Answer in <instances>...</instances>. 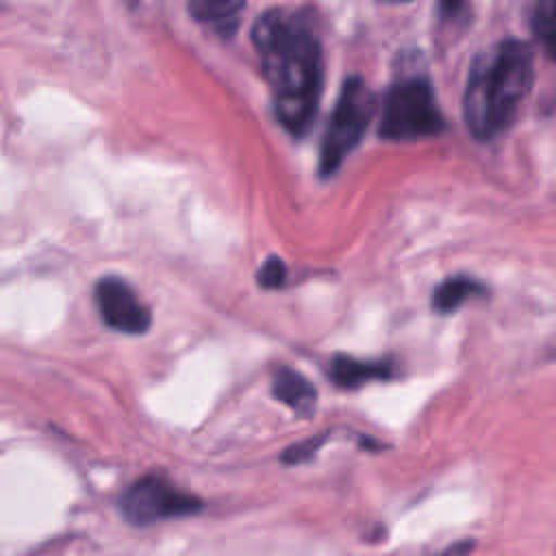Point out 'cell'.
I'll return each instance as SVG.
<instances>
[{
    "label": "cell",
    "mask_w": 556,
    "mask_h": 556,
    "mask_svg": "<svg viewBox=\"0 0 556 556\" xmlns=\"http://www.w3.org/2000/svg\"><path fill=\"white\" fill-rule=\"evenodd\" d=\"M252 43L278 122L291 135H304L315 119L324 85L319 39L300 13L271 9L254 22Z\"/></svg>",
    "instance_id": "cell-1"
},
{
    "label": "cell",
    "mask_w": 556,
    "mask_h": 556,
    "mask_svg": "<svg viewBox=\"0 0 556 556\" xmlns=\"http://www.w3.org/2000/svg\"><path fill=\"white\" fill-rule=\"evenodd\" d=\"M486 289L482 282L469 278V276H452L443 280L434 293H432V308L437 313H452L456 311L465 300H471L476 295H484Z\"/></svg>",
    "instance_id": "cell-10"
},
{
    "label": "cell",
    "mask_w": 556,
    "mask_h": 556,
    "mask_svg": "<svg viewBox=\"0 0 556 556\" xmlns=\"http://www.w3.org/2000/svg\"><path fill=\"white\" fill-rule=\"evenodd\" d=\"M376 111V98L367 83L350 76L337 98L334 111L326 126L319 152V169L324 176L334 174L343 159L358 146Z\"/></svg>",
    "instance_id": "cell-4"
},
{
    "label": "cell",
    "mask_w": 556,
    "mask_h": 556,
    "mask_svg": "<svg viewBox=\"0 0 556 556\" xmlns=\"http://www.w3.org/2000/svg\"><path fill=\"white\" fill-rule=\"evenodd\" d=\"M96 304L102 321L124 334H143L152 315L137 293L117 276H106L96 285Z\"/></svg>",
    "instance_id": "cell-6"
},
{
    "label": "cell",
    "mask_w": 556,
    "mask_h": 556,
    "mask_svg": "<svg viewBox=\"0 0 556 556\" xmlns=\"http://www.w3.org/2000/svg\"><path fill=\"white\" fill-rule=\"evenodd\" d=\"M324 439H317V441H306V443H302V445H293V447H289L287 450V454H285V460L287 463H300V460H304V458H311L313 454H315V450L319 447V443H321Z\"/></svg>",
    "instance_id": "cell-13"
},
{
    "label": "cell",
    "mask_w": 556,
    "mask_h": 556,
    "mask_svg": "<svg viewBox=\"0 0 556 556\" xmlns=\"http://www.w3.org/2000/svg\"><path fill=\"white\" fill-rule=\"evenodd\" d=\"M243 4L245 0H189V13L198 22L228 35L239 26Z\"/></svg>",
    "instance_id": "cell-9"
},
{
    "label": "cell",
    "mask_w": 556,
    "mask_h": 556,
    "mask_svg": "<svg viewBox=\"0 0 556 556\" xmlns=\"http://www.w3.org/2000/svg\"><path fill=\"white\" fill-rule=\"evenodd\" d=\"M534 83V52L519 39L497 41L476 56L463 96V117L476 139L506 130Z\"/></svg>",
    "instance_id": "cell-2"
},
{
    "label": "cell",
    "mask_w": 556,
    "mask_h": 556,
    "mask_svg": "<svg viewBox=\"0 0 556 556\" xmlns=\"http://www.w3.org/2000/svg\"><path fill=\"white\" fill-rule=\"evenodd\" d=\"M387 2H406V0H387Z\"/></svg>",
    "instance_id": "cell-15"
},
{
    "label": "cell",
    "mask_w": 556,
    "mask_h": 556,
    "mask_svg": "<svg viewBox=\"0 0 556 556\" xmlns=\"http://www.w3.org/2000/svg\"><path fill=\"white\" fill-rule=\"evenodd\" d=\"M445 122L434 91L426 78L397 80L382 104L380 137L389 141H413L439 135Z\"/></svg>",
    "instance_id": "cell-3"
},
{
    "label": "cell",
    "mask_w": 556,
    "mask_h": 556,
    "mask_svg": "<svg viewBox=\"0 0 556 556\" xmlns=\"http://www.w3.org/2000/svg\"><path fill=\"white\" fill-rule=\"evenodd\" d=\"M554 0H536L532 11V28L547 48V54L552 56L554 46Z\"/></svg>",
    "instance_id": "cell-11"
},
{
    "label": "cell",
    "mask_w": 556,
    "mask_h": 556,
    "mask_svg": "<svg viewBox=\"0 0 556 556\" xmlns=\"http://www.w3.org/2000/svg\"><path fill=\"white\" fill-rule=\"evenodd\" d=\"M463 9V0H441V15L454 17Z\"/></svg>",
    "instance_id": "cell-14"
},
{
    "label": "cell",
    "mask_w": 556,
    "mask_h": 556,
    "mask_svg": "<svg viewBox=\"0 0 556 556\" xmlns=\"http://www.w3.org/2000/svg\"><path fill=\"white\" fill-rule=\"evenodd\" d=\"M271 393L278 402L298 415H311L317 404V391L300 371L291 367H276L271 376Z\"/></svg>",
    "instance_id": "cell-7"
},
{
    "label": "cell",
    "mask_w": 556,
    "mask_h": 556,
    "mask_svg": "<svg viewBox=\"0 0 556 556\" xmlns=\"http://www.w3.org/2000/svg\"><path fill=\"white\" fill-rule=\"evenodd\" d=\"M393 374L391 363L387 361H358L352 356H334L328 376L341 389H356L371 380H384Z\"/></svg>",
    "instance_id": "cell-8"
},
{
    "label": "cell",
    "mask_w": 556,
    "mask_h": 556,
    "mask_svg": "<svg viewBox=\"0 0 556 556\" xmlns=\"http://www.w3.org/2000/svg\"><path fill=\"white\" fill-rule=\"evenodd\" d=\"M287 276V267L278 256H269L261 267H258V285L263 289H278L282 287Z\"/></svg>",
    "instance_id": "cell-12"
},
{
    "label": "cell",
    "mask_w": 556,
    "mask_h": 556,
    "mask_svg": "<svg viewBox=\"0 0 556 556\" xmlns=\"http://www.w3.org/2000/svg\"><path fill=\"white\" fill-rule=\"evenodd\" d=\"M202 500L180 491L159 473L135 480L119 497V513L132 526H150L165 519L195 515Z\"/></svg>",
    "instance_id": "cell-5"
}]
</instances>
